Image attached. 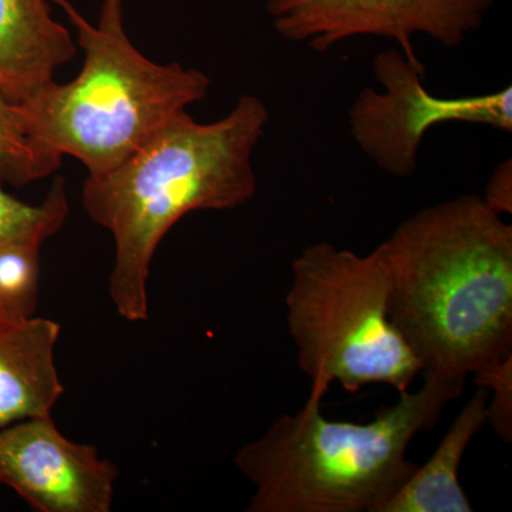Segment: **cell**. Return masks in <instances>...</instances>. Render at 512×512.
I'll use <instances>...</instances> for the list:
<instances>
[{"label": "cell", "instance_id": "6da1fadb", "mask_svg": "<svg viewBox=\"0 0 512 512\" xmlns=\"http://www.w3.org/2000/svg\"><path fill=\"white\" fill-rule=\"evenodd\" d=\"M379 249L389 319L421 375L466 380L512 356V227L483 197L424 208Z\"/></svg>", "mask_w": 512, "mask_h": 512}, {"label": "cell", "instance_id": "3957f363", "mask_svg": "<svg viewBox=\"0 0 512 512\" xmlns=\"http://www.w3.org/2000/svg\"><path fill=\"white\" fill-rule=\"evenodd\" d=\"M416 392L369 423L333 421L311 390L295 414H284L259 439L239 448L235 464L255 491L248 512H382L417 464L406 453L417 433L433 429L463 379L423 375Z\"/></svg>", "mask_w": 512, "mask_h": 512}, {"label": "cell", "instance_id": "ba28073f", "mask_svg": "<svg viewBox=\"0 0 512 512\" xmlns=\"http://www.w3.org/2000/svg\"><path fill=\"white\" fill-rule=\"evenodd\" d=\"M119 468L67 439L52 414L0 427V484L36 512H109Z\"/></svg>", "mask_w": 512, "mask_h": 512}, {"label": "cell", "instance_id": "8992f818", "mask_svg": "<svg viewBox=\"0 0 512 512\" xmlns=\"http://www.w3.org/2000/svg\"><path fill=\"white\" fill-rule=\"evenodd\" d=\"M383 90L366 87L349 111L350 133L357 146L384 173L410 178L419 165L421 143L431 128L473 123L512 131V87L480 96H434L424 86L426 70L407 62L399 49L373 60Z\"/></svg>", "mask_w": 512, "mask_h": 512}, {"label": "cell", "instance_id": "277c9868", "mask_svg": "<svg viewBox=\"0 0 512 512\" xmlns=\"http://www.w3.org/2000/svg\"><path fill=\"white\" fill-rule=\"evenodd\" d=\"M50 2L76 29L83 67L72 82L46 84L19 104L30 133L60 156L76 158L92 177L109 173L168 120L208 96L207 74L153 62L133 45L123 0H103L97 25L69 0Z\"/></svg>", "mask_w": 512, "mask_h": 512}, {"label": "cell", "instance_id": "7a4b0ae2", "mask_svg": "<svg viewBox=\"0 0 512 512\" xmlns=\"http://www.w3.org/2000/svg\"><path fill=\"white\" fill-rule=\"evenodd\" d=\"M268 121V107L252 94L214 123H198L184 110L109 173L87 175L82 204L114 239L109 293L121 318H150L151 264L181 218L234 210L255 197L252 156Z\"/></svg>", "mask_w": 512, "mask_h": 512}, {"label": "cell", "instance_id": "5bb4252c", "mask_svg": "<svg viewBox=\"0 0 512 512\" xmlns=\"http://www.w3.org/2000/svg\"><path fill=\"white\" fill-rule=\"evenodd\" d=\"M42 245L40 241L0 242V318L35 316Z\"/></svg>", "mask_w": 512, "mask_h": 512}, {"label": "cell", "instance_id": "30bf717a", "mask_svg": "<svg viewBox=\"0 0 512 512\" xmlns=\"http://www.w3.org/2000/svg\"><path fill=\"white\" fill-rule=\"evenodd\" d=\"M62 326L52 319L0 318V427L49 416L63 396L55 362Z\"/></svg>", "mask_w": 512, "mask_h": 512}, {"label": "cell", "instance_id": "7c38bea8", "mask_svg": "<svg viewBox=\"0 0 512 512\" xmlns=\"http://www.w3.org/2000/svg\"><path fill=\"white\" fill-rule=\"evenodd\" d=\"M62 160L30 133L20 104L0 94V184L22 188L45 180L59 171Z\"/></svg>", "mask_w": 512, "mask_h": 512}, {"label": "cell", "instance_id": "4fadbf2b", "mask_svg": "<svg viewBox=\"0 0 512 512\" xmlns=\"http://www.w3.org/2000/svg\"><path fill=\"white\" fill-rule=\"evenodd\" d=\"M66 183L57 175L45 200L30 205L3 190L0 184V242L40 241L56 235L69 217Z\"/></svg>", "mask_w": 512, "mask_h": 512}, {"label": "cell", "instance_id": "2e32d148", "mask_svg": "<svg viewBox=\"0 0 512 512\" xmlns=\"http://www.w3.org/2000/svg\"><path fill=\"white\" fill-rule=\"evenodd\" d=\"M483 200L491 210L500 215L512 212V163L510 158L503 161L493 175L490 183L485 188Z\"/></svg>", "mask_w": 512, "mask_h": 512}, {"label": "cell", "instance_id": "8fae6325", "mask_svg": "<svg viewBox=\"0 0 512 512\" xmlns=\"http://www.w3.org/2000/svg\"><path fill=\"white\" fill-rule=\"evenodd\" d=\"M477 392L460 410L439 447L423 466L387 501L382 512H471L473 505L461 487V461L468 444L488 423L490 393L477 386Z\"/></svg>", "mask_w": 512, "mask_h": 512}, {"label": "cell", "instance_id": "52a82bcc", "mask_svg": "<svg viewBox=\"0 0 512 512\" xmlns=\"http://www.w3.org/2000/svg\"><path fill=\"white\" fill-rule=\"evenodd\" d=\"M494 0H266L276 32L289 42L326 53L352 37L394 40L407 62L426 70L413 37L447 49L463 45L483 26Z\"/></svg>", "mask_w": 512, "mask_h": 512}, {"label": "cell", "instance_id": "9a60e30c", "mask_svg": "<svg viewBox=\"0 0 512 512\" xmlns=\"http://www.w3.org/2000/svg\"><path fill=\"white\" fill-rule=\"evenodd\" d=\"M476 384L485 387L493 396L488 400V423H491L500 439L510 443L512 439V356L481 370Z\"/></svg>", "mask_w": 512, "mask_h": 512}, {"label": "cell", "instance_id": "9c48e42d", "mask_svg": "<svg viewBox=\"0 0 512 512\" xmlns=\"http://www.w3.org/2000/svg\"><path fill=\"white\" fill-rule=\"evenodd\" d=\"M50 0H0V94L23 103L55 82L77 45L53 18Z\"/></svg>", "mask_w": 512, "mask_h": 512}, {"label": "cell", "instance_id": "5b68a950", "mask_svg": "<svg viewBox=\"0 0 512 512\" xmlns=\"http://www.w3.org/2000/svg\"><path fill=\"white\" fill-rule=\"evenodd\" d=\"M387 298L379 247L360 255L323 241L293 261L286 318L311 390L326 394L332 383L349 393L373 383L410 390L421 366L390 322Z\"/></svg>", "mask_w": 512, "mask_h": 512}]
</instances>
